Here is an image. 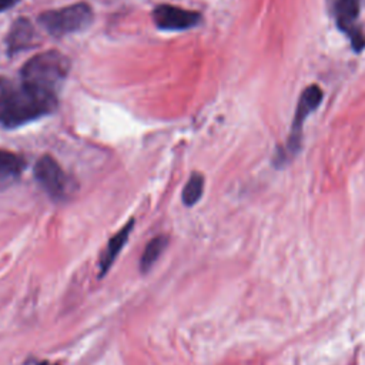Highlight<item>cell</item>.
I'll return each instance as SVG.
<instances>
[{
	"instance_id": "obj_1",
	"label": "cell",
	"mask_w": 365,
	"mask_h": 365,
	"mask_svg": "<svg viewBox=\"0 0 365 365\" xmlns=\"http://www.w3.org/2000/svg\"><path fill=\"white\" fill-rule=\"evenodd\" d=\"M57 107V96L43 91L21 78L0 76V125L16 128L44 115Z\"/></svg>"
},
{
	"instance_id": "obj_10",
	"label": "cell",
	"mask_w": 365,
	"mask_h": 365,
	"mask_svg": "<svg viewBox=\"0 0 365 365\" xmlns=\"http://www.w3.org/2000/svg\"><path fill=\"white\" fill-rule=\"evenodd\" d=\"M26 168V160L13 151L0 148V190L14 184Z\"/></svg>"
},
{
	"instance_id": "obj_9",
	"label": "cell",
	"mask_w": 365,
	"mask_h": 365,
	"mask_svg": "<svg viewBox=\"0 0 365 365\" xmlns=\"http://www.w3.org/2000/svg\"><path fill=\"white\" fill-rule=\"evenodd\" d=\"M33 40H34V29H33L31 23L24 17L16 20L11 24L7 38H6L9 54H14V53H19L21 50L31 47Z\"/></svg>"
},
{
	"instance_id": "obj_3",
	"label": "cell",
	"mask_w": 365,
	"mask_h": 365,
	"mask_svg": "<svg viewBox=\"0 0 365 365\" xmlns=\"http://www.w3.org/2000/svg\"><path fill=\"white\" fill-rule=\"evenodd\" d=\"M91 21L93 10L87 3H76L67 7L47 10L38 16V23L54 37L84 30Z\"/></svg>"
},
{
	"instance_id": "obj_5",
	"label": "cell",
	"mask_w": 365,
	"mask_h": 365,
	"mask_svg": "<svg viewBox=\"0 0 365 365\" xmlns=\"http://www.w3.org/2000/svg\"><path fill=\"white\" fill-rule=\"evenodd\" d=\"M321 101H322V90L317 84H312L302 91V94L298 100V104H297V110H295V115H294V121H292V127H291V134H289L288 144H287V148L291 153V155L297 154L301 147L304 121L321 104Z\"/></svg>"
},
{
	"instance_id": "obj_14",
	"label": "cell",
	"mask_w": 365,
	"mask_h": 365,
	"mask_svg": "<svg viewBox=\"0 0 365 365\" xmlns=\"http://www.w3.org/2000/svg\"><path fill=\"white\" fill-rule=\"evenodd\" d=\"M38 365H58V364H47V362H41V364H38Z\"/></svg>"
},
{
	"instance_id": "obj_12",
	"label": "cell",
	"mask_w": 365,
	"mask_h": 365,
	"mask_svg": "<svg viewBox=\"0 0 365 365\" xmlns=\"http://www.w3.org/2000/svg\"><path fill=\"white\" fill-rule=\"evenodd\" d=\"M204 191V177L200 173H192L182 190V202L187 207L194 205L202 195Z\"/></svg>"
},
{
	"instance_id": "obj_4",
	"label": "cell",
	"mask_w": 365,
	"mask_h": 365,
	"mask_svg": "<svg viewBox=\"0 0 365 365\" xmlns=\"http://www.w3.org/2000/svg\"><path fill=\"white\" fill-rule=\"evenodd\" d=\"M34 177L40 187L54 201H64L74 191V181L50 155H43L36 161Z\"/></svg>"
},
{
	"instance_id": "obj_2",
	"label": "cell",
	"mask_w": 365,
	"mask_h": 365,
	"mask_svg": "<svg viewBox=\"0 0 365 365\" xmlns=\"http://www.w3.org/2000/svg\"><path fill=\"white\" fill-rule=\"evenodd\" d=\"M70 67L71 63L67 56L57 50H47L26 61L20 70V78L43 91L57 96Z\"/></svg>"
},
{
	"instance_id": "obj_13",
	"label": "cell",
	"mask_w": 365,
	"mask_h": 365,
	"mask_svg": "<svg viewBox=\"0 0 365 365\" xmlns=\"http://www.w3.org/2000/svg\"><path fill=\"white\" fill-rule=\"evenodd\" d=\"M17 1H20V0H0V13L13 7Z\"/></svg>"
},
{
	"instance_id": "obj_11",
	"label": "cell",
	"mask_w": 365,
	"mask_h": 365,
	"mask_svg": "<svg viewBox=\"0 0 365 365\" xmlns=\"http://www.w3.org/2000/svg\"><path fill=\"white\" fill-rule=\"evenodd\" d=\"M167 244H168V238L165 235H157L145 245L144 252L140 258V271L143 274L150 271V268L154 265V262L163 254Z\"/></svg>"
},
{
	"instance_id": "obj_6",
	"label": "cell",
	"mask_w": 365,
	"mask_h": 365,
	"mask_svg": "<svg viewBox=\"0 0 365 365\" xmlns=\"http://www.w3.org/2000/svg\"><path fill=\"white\" fill-rule=\"evenodd\" d=\"M153 20L161 30H187L201 21V14L171 4H158L153 10Z\"/></svg>"
},
{
	"instance_id": "obj_8",
	"label": "cell",
	"mask_w": 365,
	"mask_h": 365,
	"mask_svg": "<svg viewBox=\"0 0 365 365\" xmlns=\"http://www.w3.org/2000/svg\"><path fill=\"white\" fill-rule=\"evenodd\" d=\"M133 227H134V220H128L127 224L118 231L115 232L107 242V247L104 248L101 257H100V262H98V267H100V277H104L107 274V271L110 269V267L113 265L114 259L117 258V255L120 254V251L123 250V247L125 245L127 240H128V235L130 232L133 231Z\"/></svg>"
},
{
	"instance_id": "obj_7",
	"label": "cell",
	"mask_w": 365,
	"mask_h": 365,
	"mask_svg": "<svg viewBox=\"0 0 365 365\" xmlns=\"http://www.w3.org/2000/svg\"><path fill=\"white\" fill-rule=\"evenodd\" d=\"M334 14L338 27L351 38L354 48L361 50L365 46V38L358 26L359 0H335Z\"/></svg>"
}]
</instances>
